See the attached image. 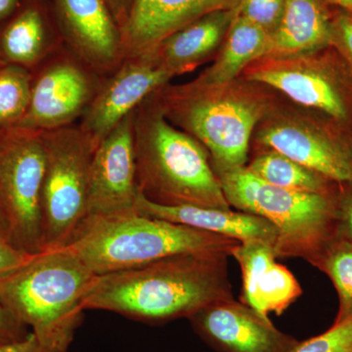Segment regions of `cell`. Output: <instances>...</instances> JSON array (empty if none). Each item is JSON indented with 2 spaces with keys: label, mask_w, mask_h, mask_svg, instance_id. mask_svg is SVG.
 <instances>
[{
  "label": "cell",
  "mask_w": 352,
  "mask_h": 352,
  "mask_svg": "<svg viewBox=\"0 0 352 352\" xmlns=\"http://www.w3.org/2000/svg\"><path fill=\"white\" fill-rule=\"evenodd\" d=\"M229 254L192 252L95 277L85 310H104L146 324H164L233 298Z\"/></svg>",
  "instance_id": "obj_1"
},
{
  "label": "cell",
  "mask_w": 352,
  "mask_h": 352,
  "mask_svg": "<svg viewBox=\"0 0 352 352\" xmlns=\"http://www.w3.org/2000/svg\"><path fill=\"white\" fill-rule=\"evenodd\" d=\"M139 193L163 206L231 210L207 150L164 117L151 95L135 110Z\"/></svg>",
  "instance_id": "obj_2"
},
{
  "label": "cell",
  "mask_w": 352,
  "mask_h": 352,
  "mask_svg": "<svg viewBox=\"0 0 352 352\" xmlns=\"http://www.w3.org/2000/svg\"><path fill=\"white\" fill-rule=\"evenodd\" d=\"M95 277L69 248L46 250L0 282V300L44 352H69Z\"/></svg>",
  "instance_id": "obj_3"
},
{
  "label": "cell",
  "mask_w": 352,
  "mask_h": 352,
  "mask_svg": "<svg viewBox=\"0 0 352 352\" xmlns=\"http://www.w3.org/2000/svg\"><path fill=\"white\" fill-rule=\"evenodd\" d=\"M237 240L136 212L85 219L69 248L96 276L192 252L231 256Z\"/></svg>",
  "instance_id": "obj_4"
},
{
  "label": "cell",
  "mask_w": 352,
  "mask_h": 352,
  "mask_svg": "<svg viewBox=\"0 0 352 352\" xmlns=\"http://www.w3.org/2000/svg\"><path fill=\"white\" fill-rule=\"evenodd\" d=\"M217 175L231 207L263 217L277 229V258H302L315 266L337 237V183L326 193H308L270 184L245 166Z\"/></svg>",
  "instance_id": "obj_5"
},
{
  "label": "cell",
  "mask_w": 352,
  "mask_h": 352,
  "mask_svg": "<svg viewBox=\"0 0 352 352\" xmlns=\"http://www.w3.org/2000/svg\"><path fill=\"white\" fill-rule=\"evenodd\" d=\"M153 95L166 119L189 132L210 151L215 173L245 168L252 132L263 112L261 103L196 83L163 87Z\"/></svg>",
  "instance_id": "obj_6"
},
{
  "label": "cell",
  "mask_w": 352,
  "mask_h": 352,
  "mask_svg": "<svg viewBox=\"0 0 352 352\" xmlns=\"http://www.w3.org/2000/svg\"><path fill=\"white\" fill-rule=\"evenodd\" d=\"M44 251L68 245L87 215L90 166L96 147L78 124L41 132Z\"/></svg>",
  "instance_id": "obj_7"
},
{
  "label": "cell",
  "mask_w": 352,
  "mask_h": 352,
  "mask_svg": "<svg viewBox=\"0 0 352 352\" xmlns=\"http://www.w3.org/2000/svg\"><path fill=\"white\" fill-rule=\"evenodd\" d=\"M45 156L41 132H0V206L10 240L21 251H44L41 192Z\"/></svg>",
  "instance_id": "obj_8"
},
{
  "label": "cell",
  "mask_w": 352,
  "mask_h": 352,
  "mask_svg": "<svg viewBox=\"0 0 352 352\" xmlns=\"http://www.w3.org/2000/svg\"><path fill=\"white\" fill-rule=\"evenodd\" d=\"M247 76L352 131V71L333 46L308 54L300 63L273 60L259 64Z\"/></svg>",
  "instance_id": "obj_9"
},
{
  "label": "cell",
  "mask_w": 352,
  "mask_h": 352,
  "mask_svg": "<svg viewBox=\"0 0 352 352\" xmlns=\"http://www.w3.org/2000/svg\"><path fill=\"white\" fill-rule=\"evenodd\" d=\"M32 75L29 108L16 129L48 131L76 124L105 78L68 47H60Z\"/></svg>",
  "instance_id": "obj_10"
},
{
  "label": "cell",
  "mask_w": 352,
  "mask_h": 352,
  "mask_svg": "<svg viewBox=\"0 0 352 352\" xmlns=\"http://www.w3.org/2000/svg\"><path fill=\"white\" fill-rule=\"evenodd\" d=\"M258 141L333 182H352V131L327 116L278 122L263 129Z\"/></svg>",
  "instance_id": "obj_11"
},
{
  "label": "cell",
  "mask_w": 352,
  "mask_h": 352,
  "mask_svg": "<svg viewBox=\"0 0 352 352\" xmlns=\"http://www.w3.org/2000/svg\"><path fill=\"white\" fill-rule=\"evenodd\" d=\"M134 119L135 111L126 116L95 149L85 219L136 212L138 188Z\"/></svg>",
  "instance_id": "obj_12"
},
{
  "label": "cell",
  "mask_w": 352,
  "mask_h": 352,
  "mask_svg": "<svg viewBox=\"0 0 352 352\" xmlns=\"http://www.w3.org/2000/svg\"><path fill=\"white\" fill-rule=\"evenodd\" d=\"M171 78L155 51L126 58L104 80L78 126L97 147L126 116Z\"/></svg>",
  "instance_id": "obj_13"
},
{
  "label": "cell",
  "mask_w": 352,
  "mask_h": 352,
  "mask_svg": "<svg viewBox=\"0 0 352 352\" xmlns=\"http://www.w3.org/2000/svg\"><path fill=\"white\" fill-rule=\"evenodd\" d=\"M194 332L217 352H293L300 340L270 317L233 298L210 303L189 317Z\"/></svg>",
  "instance_id": "obj_14"
},
{
  "label": "cell",
  "mask_w": 352,
  "mask_h": 352,
  "mask_svg": "<svg viewBox=\"0 0 352 352\" xmlns=\"http://www.w3.org/2000/svg\"><path fill=\"white\" fill-rule=\"evenodd\" d=\"M69 48L106 78L124 62L122 32L105 0H56Z\"/></svg>",
  "instance_id": "obj_15"
},
{
  "label": "cell",
  "mask_w": 352,
  "mask_h": 352,
  "mask_svg": "<svg viewBox=\"0 0 352 352\" xmlns=\"http://www.w3.org/2000/svg\"><path fill=\"white\" fill-rule=\"evenodd\" d=\"M232 0H132L120 28L124 59L156 50L173 32Z\"/></svg>",
  "instance_id": "obj_16"
},
{
  "label": "cell",
  "mask_w": 352,
  "mask_h": 352,
  "mask_svg": "<svg viewBox=\"0 0 352 352\" xmlns=\"http://www.w3.org/2000/svg\"><path fill=\"white\" fill-rule=\"evenodd\" d=\"M231 256L242 272L241 302L263 316L283 314L302 296L293 273L276 261L274 250L259 242L240 243Z\"/></svg>",
  "instance_id": "obj_17"
},
{
  "label": "cell",
  "mask_w": 352,
  "mask_h": 352,
  "mask_svg": "<svg viewBox=\"0 0 352 352\" xmlns=\"http://www.w3.org/2000/svg\"><path fill=\"white\" fill-rule=\"evenodd\" d=\"M136 212L145 217L232 238L240 243H263L271 245L273 250L277 243L278 231L270 221L258 215L240 210L233 212L195 206L159 205L148 200L138 191Z\"/></svg>",
  "instance_id": "obj_18"
},
{
  "label": "cell",
  "mask_w": 352,
  "mask_h": 352,
  "mask_svg": "<svg viewBox=\"0 0 352 352\" xmlns=\"http://www.w3.org/2000/svg\"><path fill=\"white\" fill-rule=\"evenodd\" d=\"M331 39L332 17L321 0H285L281 20L271 34L266 55L312 54L331 46Z\"/></svg>",
  "instance_id": "obj_19"
},
{
  "label": "cell",
  "mask_w": 352,
  "mask_h": 352,
  "mask_svg": "<svg viewBox=\"0 0 352 352\" xmlns=\"http://www.w3.org/2000/svg\"><path fill=\"white\" fill-rule=\"evenodd\" d=\"M231 22L228 11L208 13L164 38L155 52L171 76L186 73L217 50Z\"/></svg>",
  "instance_id": "obj_20"
},
{
  "label": "cell",
  "mask_w": 352,
  "mask_h": 352,
  "mask_svg": "<svg viewBox=\"0 0 352 352\" xmlns=\"http://www.w3.org/2000/svg\"><path fill=\"white\" fill-rule=\"evenodd\" d=\"M0 32V56L6 63L38 68L59 50L50 38L43 12L36 4H25L9 18Z\"/></svg>",
  "instance_id": "obj_21"
},
{
  "label": "cell",
  "mask_w": 352,
  "mask_h": 352,
  "mask_svg": "<svg viewBox=\"0 0 352 352\" xmlns=\"http://www.w3.org/2000/svg\"><path fill=\"white\" fill-rule=\"evenodd\" d=\"M270 32L242 16L233 21L228 38L217 61L197 80L204 87H219L232 82L251 62L265 56Z\"/></svg>",
  "instance_id": "obj_22"
},
{
  "label": "cell",
  "mask_w": 352,
  "mask_h": 352,
  "mask_svg": "<svg viewBox=\"0 0 352 352\" xmlns=\"http://www.w3.org/2000/svg\"><path fill=\"white\" fill-rule=\"evenodd\" d=\"M245 168L263 182L293 191L326 193L337 183L270 149L256 155Z\"/></svg>",
  "instance_id": "obj_23"
},
{
  "label": "cell",
  "mask_w": 352,
  "mask_h": 352,
  "mask_svg": "<svg viewBox=\"0 0 352 352\" xmlns=\"http://www.w3.org/2000/svg\"><path fill=\"white\" fill-rule=\"evenodd\" d=\"M32 83L30 69L0 63V132L19 126L29 108Z\"/></svg>",
  "instance_id": "obj_24"
},
{
  "label": "cell",
  "mask_w": 352,
  "mask_h": 352,
  "mask_svg": "<svg viewBox=\"0 0 352 352\" xmlns=\"http://www.w3.org/2000/svg\"><path fill=\"white\" fill-rule=\"evenodd\" d=\"M325 273L339 296V310L335 322L352 314V242L336 237L315 264Z\"/></svg>",
  "instance_id": "obj_25"
},
{
  "label": "cell",
  "mask_w": 352,
  "mask_h": 352,
  "mask_svg": "<svg viewBox=\"0 0 352 352\" xmlns=\"http://www.w3.org/2000/svg\"><path fill=\"white\" fill-rule=\"evenodd\" d=\"M293 352H352V314L316 337L300 342Z\"/></svg>",
  "instance_id": "obj_26"
},
{
  "label": "cell",
  "mask_w": 352,
  "mask_h": 352,
  "mask_svg": "<svg viewBox=\"0 0 352 352\" xmlns=\"http://www.w3.org/2000/svg\"><path fill=\"white\" fill-rule=\"evenodd\" d=\"M284 6L285 0H243L241 16L270 32L279 24Z\"/></svg>",
  "instance_id": "obj_27"
},
{
  "label": "cell",
  "mask_w": 352,
  "mask_h": 352,
  "mask_svg": "<svg viewBox=\"0 0 352 352\" xmlns=\"http://www.w3.org/2000/svg\"><path fill=\"white\" fill-rule=\"evenodd\" d=\"M338 238L352 242V182L337 183L335 188Z\"/></svg>",
  "instance_id": "obj_28"
},
{
  "label": "cell",
  "mask_w": 352,
  "mask_h": 352,
  "mask_svg": "<svg viewBox=\"0 0 352 352\" xmlns=\"http://www.w3.org/2000/svg\"><path fill=\"white\" fill-rule=\"evenodd\" d=\"M331 46L344 57L352 71V16L344 11L332 17Z\"/></svg>",
  "instance_id": "obj_29"
},
{
  "label": "cell",
  "mask_w": 352,
  "mask_h": 352,
  "mask_svg": "<svg viewBox=\"0 0 352 352\" xmlns=\"http://www.w3.org/2000/svg\"><path fill=\"white\" fill-rule=\"evenodd\" d=\"M30 333L27 326L0 300V346L24 340Z\"/></svg>",
  "instance_id": "obj_30"
},
{
  "label": "cell",
  "mask_w": 352,
  "mask_h": 352,
  "mask_svg": "<svg viewBox=\"0 0 352 352\" xmlns=\"http://www.w3.org/2000/svg\"><path fill=\"white\" fill-rule=\"evenodd\" d=\"M34 256L21 251L9 241L0 239V282L16 272Z\"/></svg>",
  "instance_id": "obj_31"
},
{
  "label": "cell",
  "mask_w": 352,
  "mask_h": 352,
  "mask_svg": "<svg viewBox=\"0 0 352 352\" xmlns=\"http://www.w3.org/2000/svg\"><path fill=\"white\" fill-rule=\"evenodd\" d=\"M0 352H44L41 344L34 337V333H30L25 339L12 344L0 346Z\"/></svg>",
  "instance_id": "obj_32"
},
{
  "label": "cell",
  "mask_w": 352,
  "mask_h": 352,
  "mask_svg": "<svg viewBox=\"0 0 352 352\" xmlns=\"http://www.w3.org/2000/svg\"><path fill=\"white\" fill-rule=\"evenodd\" d=\"M105 1L113 14V18L117 20V24L119 25L120 30L129 15V0H105Z\"/></svg>",
  "instance_id": "obj_33"
},
{
  "label": "cell",
  "mask_w": 352,
  "mask_h": 352,
  "mask_svg": "<svg viewBox=\"0 0 352 352\" xmlns=\"http://www.w3.org/2000/svg\"><path fill=\"white\" fill-rule=\"evenodd\" d=\"M323 3L336 6L340 11H344L352 16V0H321Z\"/></svg>",
  "instance_id": "obj_34"
},
{
  "label": "cell",
  "mask_w": 352,
  "mask_h": 352,
  "mask_svg": "<svg viewBox=\"0 0 352 352\" xmlns=\"http://www.w3.org/2000/svg\"><path fill=\"white\" fill-rule=\"evenodd\" d=\"M0 239L9 241L11 243L8 222H7L6 214H4L1 206H0Z\"/></svg>",
  "instance_id": "obj_35"
}]
</instances>
